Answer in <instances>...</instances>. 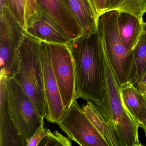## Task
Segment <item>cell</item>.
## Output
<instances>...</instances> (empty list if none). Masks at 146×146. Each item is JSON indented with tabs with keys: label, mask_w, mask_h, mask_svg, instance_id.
Segmentation results:
<instances>
[{
	"label": "cell",
	"mask_w": 146,
	"mask_h": 146,
	"mask_svg": "<svg viewBox=\"0 0 146 146\" xmlns=\"http://www.w3.org/2000/svg\"><path fill=\"white\" fill-rule=\"evenodd\" d=\"M82 29L83 35H88L97 31L96 16L89 0H63Z\"/></svg>",
	"instance_id": "15"
},
{
	"label": "cell",
	"mask_w": 146,
	"mask_h": 146,
	"mask_svg": "<svg viewBox=\"0 0 146 146\" xmlns=\"http://www.w3.org/2000/svg\"><path fill=\"white\" fill-rule=\"evenodd\" d=\"M83 110L92 124L100 132L108 146H121L119 139L109 119L98 105L87 101L82 106Z\"/></svg>",
	"instance_id": "13"
},
{
	"label": "cell",
	"mask_w": 146,
	"mask_h": 146,
	"mask_svg": "<svg viewBox=\"0 0 146 146\" xmlns=\"http://www.w3.org/2000/svg\"><path fill=\"white\" fill-rule=\"evenodd\" d=\"M146 9V0H122L113 10L129 13L143 20Z\"/></svg>",
	"instance_id": "18"
},
{
	"label": "cell",
	"mask_w": 146,
	"mask_h": 146,
	"mask_svg": "<svg viewBox=\"0 0 146 146\" xmlns=\"http://www.w3.org/2000/svg\"></svg>",
	"instance_id": "29"
},
{
	"label": "cell",
	"mask_w": 146,
	"mask_h": 146,
	"mask_svg": "<svg viewBox=\"0 0 146 146\" xmlns=\"http://www.w3.org/2000/svg\"><path fill=\"white\" fill-rule=\"evenodd\" d=\"M46 135L42 140L38 146H71L70 139L66 137L57 131L52 132L46 128Z\"/></svg>",
	"instance_id": "19"
},
{
	"label": "cell",
	"mask_w": 146,
	"mask_h": 146,
	"mask_svg": "<svg viewBox=\"0 0 146 146\" xmlns=\"http://www.w3.org/2000/svg\"><path fill=\"white\" fill-rule=\"evenodd\" d=\"M120 89L125 106L140 124L146 116V97L130 83L124 84Z\"/></svg>",
	"instance_id": "16"
},
{
	"label": "cell",
	"mask_w": 146,
	"mask_h": 146,
	"mask_svg": "<svg viewBox=\"0 0 146 146\" xmlns=\"http://www.w3.org/2000/svg\"><path fill=\"white\" fill-rule=\"evenodd\" d=\"M0 19L1 70L13 78L19 69V48L24 29L8 7L0 10Z\"/></svg>",
	"instance_id": "6"
},
{
	"label": "cell",
	"mask_w": 146,
	"mask_h": 146,
	"mask_svg": "<svg viewBox=\"0 0 146 146\" xmlns=\"http://www.w3.org/2000/svg\"><path fill=\"white\" fill-rule=\"evenodd\" d=\"M8 7L19 23L24 28L25 24V0H7Z\"/></svg>",
	"instance_id": "20"
},
{
	"label": "cell",
	"mask_w": 146,
	"mask_h": 146,
	"mask_svg": "<svg viewBox=\"0 0 146 146\" xmlns=\"http://www.w3.org/2000/svg\"><path fill=\"white\" fill-rule=\"evenodd\" d=\"M119 11L112 10L99 16L97 28L103 41L110 65L119 87L127 83L133 61V51L126 49L118 26Z\"/></svg>",
	"instance_id": "4"
},
{
	"label": "cell",
	"mask_w": 146,
	"mask_h": 146,
	"mask_svg": "<svg viewBox=\"0 0 146 146\" xmlns=\"http://www.w3.org/2000/svg\"><path fill=\"white\" fill-rule=\"evenodd\" d=\"M143 32L146 34V22L143 23Z\"/></svg>",
	"instance_id": "27"
},
{
	"label": "cell",
	"mask_w": 146,
	"mask_h": 146,
	"mask_svg": "<svg viewBox=\"0 0 146 146\" xmlns=\"http://www.w3.org/2000/svg\"><path fill=\"white\" fill-rule=\"evenodd\" d=\"M44 120L41 125L36 129L33 135L26 143V146H38L42 140L46 135V128L44 126Z\"/></svg>",
	"instance_id": "21"
},
{
	"label": "cell",
	"mask_w": 146,
	"mask_h": 146,
	"mask_svg": "<svg viewBox=\"0 0 146 146\" xmlns=\"http://www.w3.org/2000/svg\"><path fill=\"white\" fill-rule=\"evenodd\" d=\"M146 72V34L143 33L133 50V61L128 82L134 84Z\"/></svg>",
	"instance_id": "17"
},
{
	"label": "cell",
	"mask_w": 146,
	"mask_h": 146,
	"mask_svg": "<svg viewBox=\"0 0 146 146\" xmlns=\"http://www.w3.org/2000/svg\"><path fill=\"white\" fill-rule=\"evenodd\" d=\"M6 86L11 115L27 143L44 118L39 115L30 98L13 78L7 77Z\"/></svg>",
	"instance_id": "5"
},
{
	"label": "cell",
	"mask_w": 146,
	"mask_h": 146,
	"mask_svg": "<svg viewBox=\"0 0 146 146\" xmlns=\"http://www.w3.org/2000/svg\"><path fill=\"white\" fill-rule=\"evenodd\" d=\"M122 0H107L106 12L112 11L115 9Z\"/></svg>",
	"instance_id": "25"
},
{
	"label": "cell",
	"mask_w": 146,
	"mask_h": 146,
	"mask_svg": "<svg viewBox=\"0 0 146 146\" xmlns=\"http://www.w3.org/2000/svg\"><path fill=\"white\" fill-rule=\"evenodd\" d=\"M106 50V49H105ZM104 64L106 75V94L100 105L119 139L121 146H141L139 139V123L125 106L118 84L105 52Z\"/></svg>",
	"instance_id": "3"
},
{
	"label": "cell",
	"mask_w": 146,
	"mask_h": 146,
	"mask_svg": "<svg viewBox=\"0 0 146 146\" xmlns=\"http://www.w3.org/2000/svg\"><path fill=\"white\" fill-rule=\"evenodd\" d=\"M133 84L141 92L145 90L146 88V72Z\"/></svg>",
	"instance_id": "24"
},
{
	"label": "cell",
	"mask_w": 146,
	"mask_h": 146,
	"mask_svg": "<svg viewBox=\"0 0 146 146\" xmlns=\"http://www.w3.org/2000/svg\"><path fill=\"white\" fill-rule=\"evenodd\" d=\"M44 87L47 106L46 118L49 123H58L65 114L63 102L56 81L47 42L41 41Z\"/></svg>",
	"instance_id": "9"
},
{
	"label": "cell",
	"mask_w": 146,
	"mask_h": 146,
	"mask_svg": "<svg viewBox=\"0 0 146 146\" xmlns=\"http://www.w3.org/2000/svg\"><path fill=\"white\" fill-rule=\"evenodd\" d=\"M25 19L33 14L38 8L36 0H25Z\"/></svg>",
	"instance_id": "23"
},
{
	"label": "cell",
	"mask_w": 146,
	"mask_h": 146,
	"mask_svg": "<svg viewBox=\"0 0 146 146\" xmlns=\"http://www.w3.org/2000/svg\"><path fill=\"white\" fill-rule=\"evenodd\" d=\"M24 29L28 35L47 43L67 44L70 41L58 25L39 7L26 19Z\"/></svg>",
	"instance_id": "10"
},
{
	"label": "cell",
	"mask_w": 146,
	"mask_h": 146,
	"mask_svg": "<svg viewBox=\"0 0 146 146\" xmlns=\"http://www.w3.org/2000/svg\"><path fill=\"white\" fill-rule=\"evenodd\" d=\"M141 93H142L143 96H144L145 97H146V88L145 89V90H144L142 92H141Z\"/></svg>",
	"instance_id": "28"
},
{
	"label": "cell",
	"mask_w": 146,
	"mask_h": 146,
	"mask_svg": "<svg viewBox=\"0 0 146 146\" xmlns=\"http://www.w3.org/2000/svg\"><path fill=\"white\" fill-rule=\"evenodd\" d=\"M57 124L71 140L81 146H108L76 100Z\"/></svg>",
	"instance_id": "8"
},
{
	"label": "cell",
	"mask_w": 146,
	"mask_h": 146,
	"mask_svg": "<svg viewBox=\"0 0 146 146\" xmlns=\"http://www.w3.org/2000/svg\"><path fill=\"white\" fill-rule=\"evenodd\" d=\"M140 127L143 129L146 136V116L143 118L140 123Z\"/></svg>",
	"instance_id": "26"
},
{
	"label": "cell",
	"mask_w": 146,
	"mask_h": 146,
	"mask_svg": "<svg viewBox=\"0 0 146 146\" xmlns=\"http://www.w3.org/2000/svg\"><path fill=\"white\" fill-rule=\"evenodd\" d=\"M36 1L38 7L54 21L70 40L83 35L82 29L63 0Z\"/></svg>",
	"instance_id": "12"
},
{
	"label": "cell",
	"mask_w": 146,
	"mask_h": 146,
	"mask_svg": "<svg viewBox=\"0 0 146 146\" xmlns=\"http://www.w3.org/2000/svg\"><path fill=\"white\" fill-rule=\"evenodd\" d=\"M74 60L77 99L102 103L106 94L105 46L98 30L67 44Z\"/></svg>",
	"instance_id": "1"
},
{
	"label": "cell",
	"mask_w": 146,
	"mask_h": 146,
	"mask_svg": "<svg viewBox=\"0 0 146 146\" xmlns=\"http://www.w3.org/2000/svg\"><path fill=\"white\" fill-rule=\"evenodd\" d=\"M117 22L123 44L126 49L133 51L143 33V20L129 13L119 11Z\"/></svg>",
	"instance_id": "14"
},
{
	"label": "cell",
	"mask_w": 146,
	"mask_h": 146,
	"mask_svg": "<svg viewBox=\"0 0 146 146\" xmlns=\"http://www.w3.org/2000/svg\"><path fill=\"white\" fill-rule=\"evenodd\" d=\"M47 43L53 70L66 113L77 100L74 60L67 44Z\"/></svg>",
	"instance_id": "7"
},
{
	"label": "cell",
	"mask_w": 146,
	"mask_h": 146,
	"mask_svg": "<svg viewBox=\"0 0 146 146\" xmlns=\"http://www.w3.org/2000/svg\"><path fill=\"white\" fill-rule=\"evenodd\" d=\"M19 54V69L13 78L30 98L39 115L46 118L47 106L44 90L41 41L25 31Z\"/></svg>",
	"instance_id": "2"
},
{
	"label": "cell",
	"mask_w": 146,
	"mask_h": 146,
	"mask_svg": "<svg viewBox=\"0 0 146 146\" xmlns=\"http://www.w3.org/2000/svg\"><path fill=\"white\" fill-rule=\"evenodd\" d=\"M97 17L106 12L107 0H89Z\"/></svg>",
	"instance_id": "22"
},
{
	"label": "cell",
	"mask_w": 146,
	"mask_h": 146,
	"mask_svg": "<svg viewBox=\"0 0 146 146\" xmlns=\"http://www.w3.org/2000/svg\"><path fill=\"white\" fill-rule=\"evenodd\" d=\"M8 77L1 70L0 76V146H26L11 115L6 82Z\"/></svg>",
	"instance_id": "11"
}]
</instances>
